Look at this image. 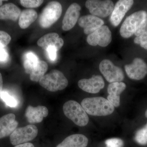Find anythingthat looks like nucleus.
Segmentation results:
<instances>
[{
	"label": "nucleus",
	"mask_w": 147,
	"mask_h": 147,
	"mask_svg": "<svg viewBox=\"0 0 147 147\" xmlns=\"http://www.w3.org/2000/svg\"><path fill=\"white\" fill-rule=\"evenodd\" d=\"M81 105L87 114L92 116L109 115L115 110V107L109 100L102 97L86 98Z\"/></svg>",
	"instance_id": "1"
},
{
	"label": "nucleus",
	"mask_w": 147,
	"mask_h": 147,
	"mask_svg": "<svg viewBox=\"0 0 147 147\" xmlns=\"http://www.w3.org/2000/svg\"><path fill=\"white\" fill-rule=\"evenodd\" d=\"M39 83L47 90L55 92L65 89L68 86V82L62 72L54 69L45 74L40 79Z\"/></svg>",
	"instance_id": "2"
},
{
	"label": "nucleus",
	"mask_w": 147,
	"mask_h": 147,
	"mask_svg": "<svg viewBox=\"0 0 147 147\" xmlns=\"http://www.w3.org/2000/svg\"><path fill=\"white\" fill-rule=\"evenodd\" d=\"M64 115L75 124L79 126L86 125L89 122L87 113L82 105L75 100H70L65 103L63 106Z\"/></svg>",
	"instance_id": "3"
},
{
	"label": "nucleus",
	"mask_w": 147,
	"mask_h": 147,
	"mask_svg": "<svg viewBox=\"0 0 147 147\" xmlns=\"http://www.w3.org/2000/svg\"><path fill=\"white\" fill-rule=\"evenodd\" d=\"M62 12L60 3L50 2L41 12L38 19L40 26L43 28H48L59 20Z\"/></svg>",
	"instance_id": "4"
},
{
	"label": "nucleus",
	"mask_w": 147,
	"mask_h": 147,
	"mask_svg": "<svg viewBox=\"0 0 147 147\" xmlns=\"http://www.w3.org/2000/svg\"><path fill=\"white\" fill-rule=\"evenodd\" d=\"M147 18L146 11H136L129 15L123 23L120 30L121 35L124 38H128L134 34L137 28Z\"/></svg>",
	"instance_id": "5"
},
{
	"label": "nucleus",
	"mask_w": 147,
	"mask_h": 147,
	"mask_svg": "<svg viewBox=\"0 0 147 147\" xmlns=\"http://www.w3.org/2000/svg\"><path fill=\"white\" fill-rule=\"evenodd\" d=\"M38 133L37 127L33 125L16 128L10 136V141L13 146L28 143L35 138Z\"/></svg>",
	"instance_id": "6"
},
{
	"label": "nucleus",
	"mask_w": 147,
	"mask_h": 147,
	"mask_svg": "<svg viewBox=\"0 0 147 147\" xmlns=\"http://www.w3.org/2000/svg\"><path fill=\"white\" fill-rule=\"evenodd\" d=\"M85 5L92 15L98 18H105L109 16L114 8L113 2L109 0H88Z\"/></svg>",
	"instance_id": "7"
},
{
	"label": "nucleus",
	"mask_w": 147,
	"mask_h": 147,
	"mask_svg": "<svg viewBox=\"0 0 147 147\" xmlns=\"http://www.w3.org/2000/svg\"><path fill=\"white\" fill-rule=\"evenodd\" d=\"M99 68L100 72L109 83L121 82L124 79L122 69L115 65L109 60H103L101 61Z\"/></svg>",
	"instance_id": "8"
},
{
	"label": "nucleus",
	"mask_w": 147,
	"mask_h": 147,
	"mask_svg": "<svg viewBox=\"0 0 147 147\" xmlns=\"http://www.w3.org/2000/svg\"><path fill=\"white\" fill-rule=\"evenodd\" d=\"M112 33L107 26L103 25L88 35L87 41L89 45L102 47L108 46L112 41Z\"/></svg>",
	"instance_id": "9"
},
{
	"label": "nucleus",
	"mask_w": 147,
	"mask_h": 147,
	"mask_svg": "<svg viewBox=\"0 0 147 147\" xmlns=\"http://www.w3.org/2000/svg\"><path fill=\"white\" fill-rule=\"evenodd\" d=\"M125 69L127 76L133 80H142L147 75V64L141 58H135L132 63L125 65Z\"/></svg>",
	"instance_id": "10"
},
{
	"label": "nucleus",
	"mask_w": 147,
	"mask_h": 147,
	"mask_svg": "<svg viewBox=\"0 0 147 147\" xmlns=\"http://www.w3.org/2000/svg\"><path fill=\"white\" fill-rule=\"evenodd\" d=\"M134 3L132 0H120L116 3L110 18V23L114 26H117L120 24Z\"/></svg>",
	"instance_id": "11"
},
{
	"label": "nucleus",
	"mask_w": 147,
	"mask_h": 147,
	"mask_svg": "<svg viewBox=\"0 0 147 147\" xmlns=\"http://www.w3.org/2000/svg\"><path fill=\"white\" fill-rule=\"evenodd\" d=\"M80 88L87 92L96 94L99 92L105 86L103 78L100 75H94L89 79H82L78 83Z\"/></svg>",
	"instance_id": "12"
},
{
	"label": "nucleus",
	"mask_w": 147,
	"mask_h": 147,
	"mask_svg": "<svg viewBox=\"0 0 147 147\" xmlns=\"http://www.w3.org/2000/svg\"><path fill=\"white\" fill-rule=\"evenodd\" d=\"M81 9V6L76 3H73L69 7L63 20L62 28L63 30H69L75 26L80 16Z\"/></svg>",
	"instance_id": "13"
},
{
	"label": "nucleus",
	"mask_w": 147,
	"mask_h": 147,
	"mask_svg": "<svg viewBox=\"0 0 147 147\" xmlns=\"http://www.w3.org/2000/svg\"><path fill=\"white\" fill-rule=\"evenodd\" d=\"M18 125L16 116L12 113L7 114L0 118V139L10 136Z\"/></svg>",
	"instance_id": "14"
},
{
	"label": "nucleus",
	"mask_w": 147,
	"mask_h": 147,
	"mask_svg": "<svg viewBox=\"0 0 147 147\" xmlns=\"http://www.w3.org/2000/svg\"><path fill=\"white\" fill-rule=\"evenodd\" d=\"M78 23L79 26L84 28V33L88 35L103 26L104 24L102 19L92 15L82 16L79 18Z\"/></svg>",
	"instance_id": "15"
},
{
	"label": "nucleus",
	"mask_w": 147,
	"mask_h": 147,
	"mask_svg": "<svg viewBox=\"0 0 147 147\" xmlns=\"http://www.w3.org/2000/svg\"><path fill=\"white\" fill-rule=\"evenodd\" d=\"M37 45L45 50L49 47H54L59 51L64 44L63 39L59 37L56 33L47 34L40 38L38 40Z\"/></svg>",
	"instance_id": "16"
},
{
	"label": "nucleus",
	"mask_w": 147,
	"mask_h": 147,
	"mask_svg": "<svg viewBox=\"0 0 147 147\" xmlns=\"http://www.w3.org/2000/svg\"><path fill=\"white\" fill-rule=\"evenodd\" d=\"M48 110L45 106H38L36 107L28 106L26 110L25 116L30 123H37L41 122L43 118L48 115Z\"/></svg>",
	"instance_id": "17"
},
{
	"label": "nucleus",
	"mask_w": 147,
	"mask_h": 147,
	"mask_svg": "<svg viewBox=\"0 0 147 147\" xmlns=\"http://www.w3.org/2000/svg\"><path fill=\"white\" fill-rule=\"evenodd\" d=\"M126 86L123 82L110 83L108 87V100L114 106L119 107L120 104V95L124 91Z\"/></svg>",
	"instance_id": "18"
},
{
	"label": "nucleus",
	"mask_w": 147,
	"mask_h": 147,
	"mask_svg": "<svg viewBox=\"0 0 147 147\" xmlns=\"http://www.w3.org/2000/svg\"><path fill=\"white\" fill-rule=\"evenodd\" d=\"M21 13L20 9L12 3H8L0 7V20H10L16 21Z\"/></svg>",
	"instance_id": "19"
},
{
	"label": "nucleus",
	"mask_w": 147,
	"mask_h": 147,
	"mask_svg": "<svg viewBox=\"0 0 147 147\" xmlns=\"http://www.w3.org/2000/svg\"><path fill=\"white\" fill-rule=\"evenodd\" d=\"M88 139L85 135L74 134L66 138L56 147H86Z\"/></svg>",
	"instance_id": "20"
},
{
	"label": "nucleus",
	"mask_w": 147,
	"mask_h": 147,
	"mask_svg": "<svg viewBox=\"0 0 147 147\" xmlns=\"http://www.w3.org/2000/svg\"><path fill=\"white\" fill-rule=\"evenodd\" d=\"M38 18L36 11L32 9H27L21 11L19 18L18 24L21 29L28 28Z\"/></svg>",
	"instance_id": "21"
},
{
	"label": "nucleus",
	"mask_w": 147,
	"mask_h": 147,
	"mask_svg": "<svg viewBox=\"0 0 147 147\" xmlns=\"http://www.w3.org/2000/svg\"><path fill=\"white\" fill-rule=\"evenodd\" d=\"M48 69V65L45 61H39L36 66L30 74V80L33 82H39L45 75Z\"/></svg>",
	"instance_id": "22"
},
{
	"label": "nucleus",
	"mask_w": 147,
	"mask_h": 147,
	"mask_svg": "<svg viewBox=\"0 0 147 147\" xmlns=\"http://www.w3.org/2000/svg\"><path fill=\"white\" fill-rule=\"evenodd\" d=\"M39 61L36 55L34 53H29L26 54L24 62V66L26 73L30 74Z\"/></svg>",
	"instance_id": "23"
},
{
	"label": "nucleus",
	"mask_w": 147,
	"mask_h": 147,
	"mask_svg": "<svg viewBox=\"0 0 147 147\" xmlns=\"http://www.w3.org/2000/svg\"><path fill=\"white\" fill-rule=\"evenodd\" d=\"M1 98L5 102L6 104L11 108H15L18 105V102L15 97L6 92L2 91L0 94Z\"/></svg>",
	"instance_id": "24"
},
{
	"label": "nucleus",
	"mask_w": 147,
	"mask_h": 147,
	"mask_svg": "<svg viewBox=\"0 0 147 147\" xmlns=\"http://www.w3.org/2000/svg\"><path fill=\"white\" fill-rule=\"evenodd\" d=\"M20 3L24 7L28 8H36L39 7L42 3V0H21Z\"/></svg>",
	"instance_id": "25"
},
{
	"label": "nucleus",
	"mask_w": 147,
	"mask_h": 147,
	"mask_svg": "<svg viewBox=\"0 0 147 147\" xmlns=\"http://www.w3.org/2000/svg\"><path fill=\"white\" fill-rule=\"evenodd\" d=\"M135 140L139 144L145 145L147 144V129H142L137 132L135 137Z\"/></svg>",
	"instance_id": "26"
},
{
	"label": "nucleus",
	"mask_w": 147,
	"mask_h": 147,
	"mask_svg": "<svg viewBox=\"0 0 147 147\" xmlns=\"http://www.w3.org/2000/svg\"><path fill=\"white\" fill-rule=\"evenodd\" d=\"M106 147H123L124 143L122 140L119 138L108 139L105 142Z\"/></svg>",
	"instance_id": "27"
},
{
	"label": "nucleus",
	"mask_w": 147,
	"mask_h": 147,
	"mask_svg": "<svg viewBox=\"0 0 147 147\" xmlns=\"http://www.w3.org/2000/svg\"><path fill=\"white\" fill-rule=\"evenodd\" d=\"M11 37L6 32L0 30V45L5 47L9 44Z\"/></svg>",
	"instance_id": "28"
},
{
	"label": "nucleus",
	"mask_w": 147,
	"mask_h": 147,
	"mask_svg": "<svg viewBox=\"0 0 147 147\" xmlns=\"http://www.w3.org/2000/svg\"><path fill=\"white\" fill-rule=\"evenodd\" d=\"M146 33H147V18L137 28L134 34L136 36H138Z\"/></svg>",
	"instance_id": "29"
},
{
	"label": "nucleus",
	"mask_w": 147,
	"mask_h": 147,
	"mask_svg": "<svg viewBox=\"0 0 147 147\" xmlns=\"http://www.w3.org/2000/svg\"><path fill=\"white\" fill-rule=\"evenodd\" d=\"M8 58V54L5 47L0 45V62H6Z\"/></svg>",
	"instance_id": "30"
},
{
	"label": "nucleus",
	"mask_w": 147,
	"mask_h": 147,
	"mask_svg": "<svg viewBox=\"0 0 147 147\" xmlns=\"http://www.w3.org/2000/svg\"><path fill=\"white\" fill-rule=\"evenodd\" d=\"M48 54V56L51 60L55 61L57 57V49L54 47H49L46 50Z\"/></svg>",
	"instance_id": "31"
},
{
	"label": "nucleus",
	"mask_w": 147,
	"mask_h": 147,
	"mask_svg": "<svg viewBox=\"0 0 147 147\" xmlns=\"http://www.w3.org/2000/svg\"><path fill=\"white\" fill-rule=\"evenodd\" d=\"M147 33L144 34L139 36H137L134 39V43L137 44H142L143 42H147Z\"/></svg>",
	"instance_id": "32"
},
{
	"label": "nucleus",
	"mask_w": 147,
	"mask_h": 147,
	"mask_svg": "<svg viewBox=\"0 0 147 147\" xmlns=\"http://www.w3.org/2000/svg\"><path fill=\"white\" fill-rule=\"evenodd\" d=\"M14 147H34L32 144L30 143H26L21 144L17 145Z\"/></svg>",
	"instance_id": "33"
},
{
	"label": "nucleus",
	"mask_w": 147,
	"mask_h": 147,
	"mask_svg": "<svg viewBox=\"0 0 147 147\" xmlns=\"http://www.w3.org/2000/svg\"><path fill=\"white\" fill-rule=\"evenodd\" d=\"M3 87V81L2 76L1 74L0 73V94L2 92Z\"/></svg>",
	"instance_id": "34"
},
{
	"label": "nucleus",
	"mask_w": 147,
	"mask_h": 147,
	"mask_svg": "<svg viewBox=\"0 0 147 147\" xmlns=\"http://www.w3.org/2000/svg\"><path fill=\"white\" fill-rule=\"evenodd\" d=\"M141 47L144 48L145 50H147V42H143L140 44Z\"/></svg>",
	"instance_id": "35"
},
{
	"label": "nucleus",
	"mask_w": 147,
	"mask_h": 147,
	"mask_svg": "<svg viewBox=\"0 0 147 147\" xmlns=\"http://www.w3.org/2000/svg\"><path fill=\"white\" fill-rule=\"evenodd\" d=\"M145 116H146V117L147 118V109L146 110V112H145Z\"/></svg>",
	"instance_id": "36"
},
{
	"label": "nucleus",
	"mask_w": 147,
	"mask_h": 147,
	"mask_svg": "<svg viewBox=\"0 0 147 147\" xmlns=\"http://www.w3.org/2000/svg\"><path fill=\"white\" fill-rule=\"evenodd\" d=\"M3 4V1H0V6H1Z\"/></svg>",
	"instance_id": "37"
},
{
	"label": "nucleus",
	"mask_w": 147,
	"mask_h": 147,
	"mask_svg": "<svg viewBox=\"0 0 147 147\" xmlns=\"http://www.w3.org/2000/svg\"><path fill=\"white\" fill-rule=\"evenodd\" d=\"M144 127H145V128H146V129H147V122L146 123V125H145Z\"/></svg>",
	"instance_id": "38"
}]
</instances>
